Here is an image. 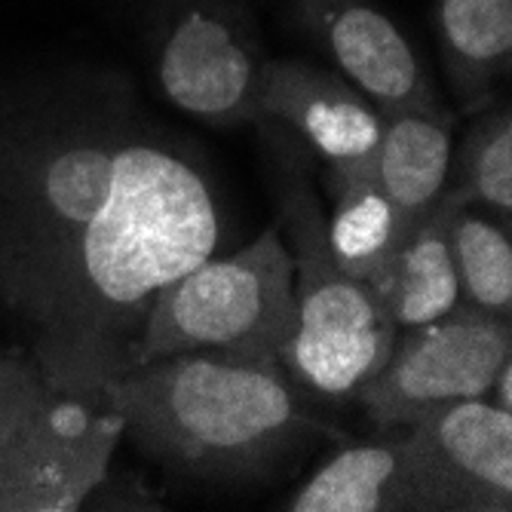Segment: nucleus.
Segmentation results:
<instances>
[{
	"label": "nucleus",
	"instance_id": "obj_16",
	"mask_svg": "<svg viewBox=\"0 0 512 512\" xmlns=\"http://www.w3.org/2000/svg\"><path fill=\"white\" fill-rule=\"evenodd\" d=\"M460 304L512 319V227L482 206L463 203L448 224Z\"/></svg>",
	"mask_w": 512,
	"mask_h": 512
},
{
	"label": "nucleus",
	"instance_id": "obj_2",
	"mask_svg": "<svg viewBox=\"0 0 512 512\" xmlns=\"http://www.w3.org/2000/svg\"><path fill=\"white\" fill-rule=\"evenodd\" d=\"M123 436L163 470L203 482H258L335 427L279 359L191 350L132 365L99 387Z\"/></svg>",
	"mask_w": 512,
	"mask_h": 512
},
{
	"label": "nucleus",
	"instance_id": "obj_3",
	"mask_svg": "<svg viewBox=\"0 0 512 512\" xmlns=\"http://www.w3.org/2000/svg\"><path fill=\"white\" fill-rule=\"evenodd\" d=\"M255 129L270 157L279 227L295 264L298 332L283 365L316 402L356 399L387 362L399 329L375 289L335 264L310 151L276 120L261 117Z\"/></svg>",
	"mask_w": 512,
	"mask_h": 512
},
{
	"label": "nucleus",
	"instance_id": "obj_11",
	"mask_svg": "<svg viewBox=\"0 0 512 512\" xmlns=\"http://www.w3.org/2000/svg\"><path fill=\"white\" fill-rule=\"evenodd\" d=\"M405 430L448 482L460 512L512 509V411L463 399L421 414Z\"/></svg>",
	"mask_w": 512,
	"mask_h": 512
},
{
	"label": "nucleus",
	"instance_id": "obj_12",
	"mask_svg": "<svg viewBox=\"0 0 512 512\" xmlns=\"http://www.w3.org/2000/svg\"><path fill=\"white\" fill-rule=\"evenodd\" d=\"M451 154V108L384 114V132L371 172H375L384 194L396 206L405 237L439 206L448 188Z\"/></svg>",
	"mask_w": 512,
	"mask_h": 512
},
{
	"label": "nucleus",
	"instance_id": "obj_4",
	"mask_svg": "<svg viewBox=\"0 0 512 512\" xmlns=\"http://www.w3.org/2000/svg\"><path fill=\"white\" fill-rule=\"evenodd\" d=\"M120 414L46 378L25 347L0 350V512H74L111 470Z\"/></svg>",
	"mask_w": 512,
	"mask_h": 512
},
{
	"label": "nucleus",
	"instance_id": "obj_14",
	"mask_svg": "<svg viewBox=\"0 0 512 512\" xmlns=\"http://www.w3.org/2000/svg\"><path fill=\"white\" fill-rule=\"evenodd\" d=\"M460 206L463 200L445 188L439 206L399 243L384 270L368 283L399 332L451 313L460 301L448 243V224Z\"/></svg>",
	"mask_w": 512,
	"mask_h": 512
},
{
	"label": "nucleus",
	"instance_id": "obj_9",
	"mask_svg": "<svg viewBox=\"0 0 512 512\" xmlns=\"http://www.w3.org/2000/svg\"><path fill=\"white\" fill-rule=\"evenodd\" d=\"M289 512H460L405 427L347 442L286 500Z\"/></svg>",
	"mask_w": 512,
	"mask_h": 512
},
{
	"label": "nucleus",
	"instance_id": "obj_13",
	"mask_svg": "<svg viewBox=\"0 0 512 512\" xmlns=\"http://www.w3.org/2000/svg\"><path fill=\"white\" fill-rule=\"evenodd\" d=\"M433 22L451 96L476 117L512 71V0H436Z\"/></svg>",
	"mask_w": 512,
	"mask_h": 512
},
{
	"label": "nucleus",
	"instance_id": "obj_17",
	"mask_svg": "<svg viewBox=\"0 0 512 512\" xmlns=\"http://www.w3.org/2000/svg\"><path fill=\"white\" fill-rule=\"evenodd\" d=\"M448 191L509 224L512 218V114L509 102L479 111L451 154Z\"/></svg>",
	"mask_w": 512,
	"mask_h": 512
},
{
	"label": "nucleus",
	"instance_id": "obj_10",
	"mask_svg": "<svg viewBox=\"0 0 512 512\" xmlns=\"http://www.w3.org/2000/svg\"><path fill=\"white\" fill-rule=\"evenodd\" d=\"M261 117L283 123L322 169H371L384 132V114L350 80L307 59L264 62Z\"/></svg>",
	"mask_w": 512,
	"mask_h": 512
},
{
	"label": "nucleus",
	"instance_id": "obj_1",
	"mask_svg": "<svg viewBox=\"0 0 512 512\" xmlns=\"http://www.w3.org/2000/svg\"><path fill=\"white\" fill-rule=\"evenodd\" d=\"M224 221L200 151L120 77L0 89V310L59 387L99 396L132 368L154 295L221 249Z\"/></svg>",
	"mask_w": 512,
	"mask_h": 512
},
{
	"label": "nucleus",
	"instance_id": "obj_8",
	"mask_svg": "<svg viewBox=\"0 0 512 512\" xmlns=\"http://www.w3.org/2000/svg\"><path fill=\"white\" fill-rule=\"evenodd\" d=\"M316 50L381 114L442 111L436 80L405 31L368 0H289Z\"/></svg>",
	"mask_w": 512,
	"mask_h": 512
},
{
	"label": "nucleus",
	"instance_id": "obj_5",
	"mask_svg": "<svg viewBox=\"0 0 512 512\" xmlns=\"http://www.w3.org/2000/svg\"><path fill=\"white\" fill-rule=\"evenodd\" d=\"M298 332L295 264L270 224L230 255H209L154 295L132 365L191 350H237L283 362Z\"/></svg>",
	"mask_w": 512,
	"mask_h": 512
},
{
	"label": "nucleus",
	"instance_id": "obj_7",
	"mask_svg": "<svg viewBox=\"0 0 512 512\" xmlns=\"http://www.w3.org/2000/svg\"><path fill=\"white\" fill-rule=\"evenodd\" d=\"M506 362H512V319L457 301L451 313L399 332L387 362L359 387L356 402L375 430L408 427L439 405L485 399Z\"/></svg>",
	"mask_w": 512,
	"mask_h": 512
},
{
	"label": "nucleus",
	"instance_id": "obj_18",
	"mask_svg": "<svg viewBox=\"0 0 512 512\" xmlns=\"http://www.w3.org/2000/svg\"><path fill=\"white\" fill-rule=\"evenodd\" d=\"M485 399L494 402V405L503 408V411H512V362H506V365L497 371V378L491 381V390H488Z\"/></svg>",
	"mask_w": 512,
	"mask_h": 512
},
{
	"label": "nucleus",
	"instance_id": "obj_6",
	"mask_svg": "<svg viewBox=\"0 0 512 512\" xmlns=\"http://www.w3.org/2000/svg\"><path fill=\"white\" fill-rule=\"evenodd\" d=\"M148 50L175 111L215 129L255 126L267 53L252 0H151Z\"/></svg>",
	"mask_w": 512,
	"mask_h": 512
},
{
	"label": "nucleus",
	"instance_id": "obj_15",
	"mask_svg": "<svg viewBox=\"0 0 512 512\" xmlns=\"http://www.w3.org/2000/svg\"><path fill=\"white\" fill-rule=\"evenodd\" d=\"M322 188L332 200L325 240L335 264L353 279L371 283L405 240L396 206L371 169H322Z\"/></svg>",
	"mask_w": 512,
	"mask_h": 512
}]
</instances>
